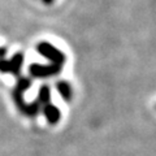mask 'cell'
Wrapping results in <instances>:
<instances>
[{
  "instance_id": "cell-4",
  "label": "cell",
  "mask_w": 156,
  "mask_h": 156,
  "mask_svg": "<svg viewBox=\"0 0 156 156\" xmlns=\"http://www.w3.org/2000/svg\"><path fill=\"white\" fill-rule=\"evenodd\" d=\"M57 90H58V94H60L65 100H69L70 96H72V89L70 86L66 83V82H58L57 83Z\"/></svg>"
},
{
  "instance_id": "cell-3",
  "label": "cell",
  "mask_w": 156,
  "mask_h": 156,
  "mask_svg": "<svg viewBox=\"0 0 156 156\" xmlns=\"http://www.w3.org/2000/svg\"><path fill=\"white\" fill-rule=\"evenodd\" d=\"M44 116H46V119L48 120V122L56 124L58 121V119H60V112H58V109L56 108L55 105L47 104L44 107Z\"/></svg>"
},
{
  "instance_id": "cell-1",
  "label": "cell",
  "mask_w": 156,
  "mask_h": 156,
  "mask_svg": "<svg viewBox=\"0 0 156 156\" xmlns=\"http://www.w3.org/2000/svg\"><path fill=\"white\" fill-rule=\"evenodd\" d=\"M38 51H39L41 55H43L44 57H47L50 61H52L53 65L60 66V65L64 64V60H65L64 53L60 52L57 48H55L53 46H51L50 43H46V42L41 43L39 47H38Z\"/></svg>"
},
{
  "instance_id": "cell-5",
  "label": "cell",
  "mask_w": 156,
  "mask_h": 156,
  "mask_svg": "<svg viewBox=\"0 0 156 156\" xmlns=\"http://www.w3.org/2000/svg\"><path fill=\"white\" fill-rule=\"evenodd\" d=\"M39 100L42 101V104H48V100H50V90H48L47 86H43L41 90H39Z\"/></svg>"
},
{
  "instance_id": "cell-2",
  "label": "cell",
  "mask_w": 156,
  "mask_h": 156,
  "mask_svg": "<svg viewBox=\"0 0 156 156\" xmlns=\"http://www.w3.org/2000/svg\"><path fill=\"white\" fill-rule=\"evenodd\" d=\"M60 66L52 65V66H44V65H33L30 68V72L37 77H48L52 74H57Z\"/></svg>"
},
{
  "instance_id": "cell-6",
  "label": "cell",
  "mask_w": 156,
  "mask_h": 156,
  "mask_svg": "<svg viewBox=\"0 0 156 156\" xmlns=\"http://www.w3.org/2000/svg\"><path fill=\"white\" fill-rule=\"evenodd\" d=\"M46 2H51V0H46Z\"/></svg>"
}]
</instances>
